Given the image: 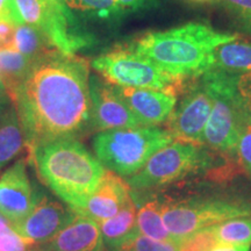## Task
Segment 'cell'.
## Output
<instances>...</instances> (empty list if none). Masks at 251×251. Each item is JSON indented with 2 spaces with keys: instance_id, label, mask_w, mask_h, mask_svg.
Returning a JSON list of instances; mask_svg holds the SVG:
<instances>
[{
  "instance_id": "obj_1",
  "label": "cell",
  "mask_w": 251,
  "mask_h": 251,
  "mask_svg": "<svg viewBox=\"0 0 251 251\" xmlns=\"http://www.w3.org/2000/svg\"><path fill=\"white\" fill-rule=\"evenodd\" d=\"M90 63L52 50L34 62L8 96L25 135L28 156L43 144L77 140L92 131Z\"/></svg>"
},
{
  "instance_id": "obj_2",
  "label": "cell",
  "mask_w": 251,
  "mask_h": 251,
  "mask_svg": "<svg viewBox=\"0 0 251 251\" xmlns=\"http://www.w3.org/2000/svg\"><path fill=\"white\" fill-rule=\"evenodd\" d=\"M240 39V34L219 31L203 23H187L166 30L147 31L130 45L177 79H198L212 69L218 47Z\"/></svg>"
},
{
  "instance_id": "obj_3",
  "label": "cell",
  "mask_w": 251,
  "mask_h": 251,
  "mask_svg": "<svg viewBox=\"0 0 251 251\" xmlns=\"http://www.w3.org/2000/svg\"><path fill=\"white\" fill-rule=\"evenodd\" d=\"M27 161L40 179L76 213L103 179L107 169L78 140H58L39 147Z\"/></svg>"
},
{
  "instance_id": "obj_4",
  "label": "cell",
  "mask_w": 251,
  "mask_h": 251,
  "mask_svg": "<svg viewBox=\"0 0 251 251\" xmlns=\"http://www.w3.org/2000/svg\"><path fill=\"white\" fill-rule=\"evenodd\" d=\"M174 142L168 129L158 126H140L99 131L93 137L96 157L105 169L120 177L136 174L156 151Z\"/></svg>"
},
{
  "instance_id": "obj_5",
  "label": "cell",
  "mask_w": 251,
  "mask_h": 251,
  "mask_svg": "<svg viewBox=\"0 0 251 251\" xmlns=\"http://www.w3.org/2000/svg\"><path fill=\"white\" fill-rule=\"evenodd\" d=\"M236 75L213 69L201 76L213 96L212 112L203 133V146L221 155H236L238 139L247 122L236 90Z\"/></svg>"
},
{
  "instance_id": "obj_6",
  "label": "cell",
  "mask_w": 251,
  "mask_h": 251,
  "mask_svg": "<svg viewBox=\"0 0 251 251\" xmlns=\"http://www.w3.org/2000/svg\"><path fill=\"white\" fill-rule=\"evenodd\" d=\"M93 70L113 85L165 91L177 96L187 81L177 79L129 46H118L91 62Z\"/></svg>"
},
{
  "instance_id": "obj_7",
  "label": "cell",
  "mask_w": 251,
  "mask_h": 251,
  "mask_svg": "<svg viewBox=\"0 0 251 251\" xmlns=\"http://www.w3.org/2000/svg\"><path fill=\"white\" fill-rule=\"evenodd\" d=\"M211 158L203 146L174 141L153 153L140 171L125 180L135 191L161 187L208 168Z\"/></svg>"
},
{
  "instance_id": "obj_8",
  "label": "cell",
  "mask_w": 251,
  "mask_h": 251,
  "mask_svg": "<svg viewBox=\"0 0 251 251\" xmlns=\"http://www.w3.org/2000/svg\"><path fill=\"white\" fill-rule=\"evenodd\" d=\"M164 224L183 242L191 235L235 218L251 216V203L229 199H191L162 203Z\"/></svg>"
},
{
  "instance_id": "obj_9",
  "label": "cell",
  "mask_w": 251,
  "mask_h": 251,
  "mask_svg": "<svg viewBox=\"0 0 251 251\" xmlns=\"http://www.w3.org/2000/svg\"><path fill=\"white\" fill-rule=\"evenodd\" d=\"M213 96L201 77L183 92V98L168 120L174 141L203 146V133L211 115Z\"/></svg>"
},
{
  "instance_id": "obj_10",
  "label": "cell",
  "mask_w": 251,
  "mask_h": 251,
  "mask_svg": "<svg viewBox=\"0 0 251 251\" xmlns=\"http://www.w3.org/2000/svg\"><path fill=\"white\" fill-rule=\"evenodd\" d=\"M34 27L42 30L52 46L64 54H76L93 45V36L65 1L42 0L39 20Z\"/></svg>"
},
{
  "instance_id": "obj_11",
  "label": "cell",
  "mask_w": 251,
  "mask_h": 251,
  "mask_svg": "<svg viewBox=\"0 0 251 251\" xmlns=\"http://www.w3.org/2000/svg\"><path fill=\"white\" fill-rule=\"evenodd\" d=\"M76 216L71 208H65L46 194L37 192L35 205L29 214L11 228L29 244H43L70 225Z\"/></svg>"
},
{
  "instance_id": "obj_12",
  "label": "cell",
  "mask_w": 251,
  "mask_h": 251,
  "mask_svg": "<svg viewBox=\"0 0 251 251\" xmlns=\"http://www.w3.org/2000/svg\"><path fill=\"white\" fill-rule=\"evenodd\" d=\"M92 129L98 131L140 127L141 124L117 93L114 85L100 75H90Z\"/></svg>"
},
{
  "instance_id": "obj_13",
  "label": "cell",
  "mask_w": 251,
  "mask_h": 251,
  "mask_svg": "<svg viewBox=\"0 0 251 251\" xmlns=\"http://www.w3.org/2000/svg\"><path fill=\"white\" fill-rule=\"evenodd\" d=\"M26 168V159H20L0 177V215L11 227L23 221L36 201Z\"/></svg>"
},
{
  "instance_id": "obj_14",
  "label": "cell",
  "mask_w": 251,
  "mask_h": 251,
  "mask_svg": "<svg viewBox=\"0 0 251 251\" xmlns=\"http://www.w3.org/2000/svg\"><path fill=\"white\" fill-rule=\"evenodd\" d=\"M141 126H158L169 120L177 105V96L165 91L114 85Z\"/></svg>"
},
{
  "instance_id": "obj_15",
  "label": "cell",
  "mask_w": 251,
  "mask_h": 251,
  "mask_svg": "<svg viewBox=\"0 0 251 251\" xmlns=\"http://www.w3.org/2000/svg\"><path fill=\"white\" fill-rule=\"evenodd\" d=\"M131 200V188L127 181L114 172L107 170L96 192L76 214L99 224L117 215Z\"/></svg>"
},
{
  "instance_id": "obj_16",
  "label": "cell",
  "mask_w": 251,
  "mask_h": 251,
  "mask_svg": "<svg viewBox=\"0 0 251 251\" xmlns=\"http://www.w3.org/2000/svg\"><path fill=\"white\" fill-rule=\"evenodd\" d=\"M43 251H103L101 230L93 220L77 215L76 219L48 242L41 244Z\"/></svg>"
},
{
  "instance_id": "obj_17",
  "label": "cell",
  "mask_w": 251,
  "mask_h": 251,
  "mask_svg": "<svg viewBox=\"0 0 251 251\" xmlns=\"http://www.w3.org/2000/svg\"><path fill=\"white\" fill-rule=\"evenodd\" d=\"M136 205L131 200L117 215L99 222L103 246L111 251H120L139 235L136 225Z\"/></svg>"
},
{
  "instance_id": "obj_18",
  "label": "cell",
  "mask_w": 251,
  "mask_h": 251,
  "mask_svg": "<svg viewBox=\"0 0 251 251\" xmlns=\"http://www.w3.org/2000/svg\"><path fill=\"white\" fill-rule=\"evenodd\" d=\"M213 69L231 74H251V41L238 39L218 47L213 52Z\"/></svg>"
},
{
  "instance_id": "obj_19",
  "label": "cell",
  "mask_w": 251,
  "mask_h": 251,
  "mask_svg": "<svg viewBox=\"0 0 251 251\" xmlns=\"http://www.w3.org/2000/svg\"><path fill=\"white\" fill-rule=\"evenodd\" d=\"M26 148L17 111L11 105L0 118V170Z\"/></svg>"
},
{
  "instance_id": "obj_20",
  "label": "cell",
  "mask_w": 251,
  "mask_h": 251,
  "mask_svg": "<svg viewBox=\"0 0 251 251\" xmlns=\"http://www.w3.org/2000/svg\"><path fill=\"white\" fill-rule=\"evenodd\" d=\"M136 225L139 233L143 236L164 242H180L168 230L162 214V203L158 200L144 202L136 212Z\"/></svg>"
},
{
  "instance_id": "obj_21",
  "label": "cell",
  "mask_w": 251,
  "mask_h": 251,
  "mask_svg": "<svg viewBox=\"0 0 251 251\" xmlns=\"http://www.w3.org/2000/svg\"><path fill=\"white\" fill-rule=\"evenodd\" d=\"M13 50L37 59L52 50H57L42 30L31 25L24 24L15 27Z\"/></svg>"
},
{
  "instance_id": "obj_22",
  "label": "cell",
  "mask_w": 251,
  "mask_h": 251,
  "mask_svg": "<svg viewBox=\"0 0 251 251\" xmlns=\"http://www.w3.org/2000/svg\"><path fill=\"white\" fill-rule=\"evenodd\" d=\"M35 59L13 49L0 50V80L7 93L15 89L27 76Z\"/></svg>"
},
{
  "instance_id": "obj_23",
  "label": "cell",
  "mask_w": 251,
  "mask_h": 251,
  "mask_svg": "<svg viewBox=\"0 0 251 251\" xmlns=\"http://www.w3.org/2000/svg\"><path fill=\"white\" fill-rule=\"evenodd\" d=\"M218 243L251 244V218H235L206 228Z\"/></svg>"
},
{
  "instance_id": "obj_24",
  "label": "cell",
  "mask_w": 251,
  "mask_h": 251,
  "mask_svg": "<svg viewBox=\"0 0 251 251\" xmlns=\"http://www.w3.org/2000/svg\"><path fill=\"white\" fill-rule=\"evenodd\" d=\"M72 12H79L100 20H111L122 14L115 0H65Z\"/></svg>"
},
{
  "instance_id": "obj_25",
  "label": "cell",
  "mask_w": 251,
  "mask_h": 251,
  "mask_svg": "<svg viewBox=\"0 0 251 251\" xmlns=\"http://www.w3.org/2000/svg\"><path fill=\"white\" fill-rule=\"evenodd\" d=\"M180 242H164L156 241L139 234L120 251H181Z\"/></svg>"
},
{
  "instance_id": "obj_26",
  "label": "cell",
  "mask_w": 251,
  "mask_h": 251,
  "mask_svg": "<svg viewBox=\"0 0 251 251\" xmlns=\"http://www.w3.org/2000/svg\"><path fill=\"white\" fill-rule=\"evenodd\" d=\"M221 2L251 34V0H221Z\"/></svg>"
},
{
  "instance_id": "obj_27",
  "label": "cell",
  "mask_w": 251,
  "mask_h": 251,
  "mask_svg": "<svg viewBox=\"0 0 251 251\" xmlns=\"http://www.w3.org/2000/svg\"><path fill=\"white\" fill-rule=\"evenodd\" d=\"M215 244H218V242L213 234L207 229H203L185 238L181 246V251H206L209 248L214 247Z\"/></svg>"
},
{
  "instance_id": "obj_28",
  "label": "cell",
  "mask_w": 251,
  "mask_h": 251,
  "mask_svg": "<svg viewBox=\"0 0 251 251\" xmlns=\"http://www.w3.org/2000/svg\"><path fill=\"white\" fill-rule=\"evenodd\" d=\"M236 155L241 164L251 175V124L246 122L238 139Z\"/></svg>"
},
{
  "instance_id": "obj_29",
  "label": "cell",
  "mask_w": 251,
  "mask_h": 251,
  "mask_svg": "<svg viewBox=\"0 0 251 251\" xmlns=\"http://www.w3.org/2000/svg\"><path fill=\"white\" fill-rule=\"evenodd\" d=\"M28 246L30 244L15 233L11 226L0 231V251H28Z\"/></svg>"
},
{
  "instance_id": "obj_30",
  "label": "cell",
  "mask_w": 251,
  "mask_h": 251,
  "mask_svg": "<svg viewBox=\"0 0 251 251\" xmlns=\"http://www.w3.org/2000/svg\"><path fill=\"white\" fill-rule=\"evenodd\" d=\"M0 21H8L15 26L25 24L18 11L15 0H0Z\"/></svg>"
},
{
  "instance_id": "obj_31",
  "label": "cell",
  "mask_w": 251,
  "mask_h": 251,
  "mask_svg": "<svg viewBox=\"0 0 251 251\" xmlns=\"http://www.w3.org/2000/svg\"><path fill=\"white\" fill-rule=\"evenodd\" d=\"M15 27L8 21H0V50L13 49Z\"/></svg>"
},
{
  "instance_id": "obj_32",
  "label": "cell",
  "mask_w": 251,
  "mask_h": 251,
  "mask_svg": "<svg viewBox=\"0 0 251 251\" xmlns=\"http://www.w3.org/2000/svg\"><path fill=\"white\" fill-rule=\"evenodd\" d=\"M121 12H136L149 5L151 0H115Z\"/></svg>"
},
{
  "instance_id": "obj_33",
  "label": "cell",
  "mask_w": 251,
  "mask_h": 251,
  "mask_svg": "<svg viewBox=\"0 0 251 251\" xmlns=\"http://www.w3.org/2000/svg\"><path fill=\"white\" fill-rule=\"evenodd\" d=\"M250 244H228L218 243L206 251H249Z\"/></svg>"
},
{
  "instance_id": "obj_34",
  "label": "cell",
  "mask_w": 251,
  "mask_h": 251,
  "mask_svg": "<svg viewBox=\"0 0 251 251\" xmlns=\"http://www.w3.org/2000/svg\"><path fill=\"white\" fill-rule=\"evenodd\" d=\"M9 103L12 102H11V99H9L7 90H6V87L4 84H2V81L0 80V118H1V115L8 109Z\"/></svg>"
},
{
  "instance_id": "obj_35",
  "label": "cell",
  "mask_w": 251,
  "mask_h": 251,
  "mask_svg": "<svg viewBox=\"0 0 251 251\" xmlns=\"http://www.w3.org/2000/svg\"><path fill=\"white\" fill-rule=\"evenodd\" d=\"M243 106V111H244V115H246V119L248 122L251 124V96L247 97L246 99L241 100Z\"/></svg>"
},
{
  "instance_id": "obj_36",
  "label": "cell",
  "mask_w": 251,
  "mask_h": 251,
  "mask_svg": "<svg viewBox=\"0 0 251 251\" xmlns=\"http://www.w3.org/2000/svg\"><path fill=\"white\" fill-rule=\"evenodd\" d=\"M8 222L6 221V220L2 218L1 215H0V231L5 230V229H7L9 227V225H7Z\"/></svg>"
},
{
  "instance_id": "obj_37",
  "label": "cell",
  "mask_w": 251,
  "mask_h": 251,
  "mask_svg": "<svg viewBox=\"0 0 251 251\" xmlns=\"http://www.w3.org/2000/svg\"><path fill=\"white\" fill-rule=\"evenodd\" d=\"M191 1H194V2H207V1H212V0H191Z\"/></svg>"
},
{
  "instance_id": "obj_38",
  "label": "cell",
  "mask_w": 251,
  "mask_h": 251,
  "mask_svg": "<svg viewBox=\"0 0 251 251\" xmlns=\"http://www.w3.org/2000/svg\"><path fill=\"white\" fill-rule=\"evenodd\" d=\"M28 251H43V250L41 249V248H36V249H30V250H28Z\"/></svg>"
},
{
  "instance_id": "obj_39",
  "label": "cell",
  "mask_w": 251,
  "mask_h": 251,
  "mask_svg": "<svg viewBox=\"0 0 251 251\" xmlns=\"http://www.w3.org/2000/svg\"><path fill=\"white\" fill-rule=\"evenodd\" d=\"M54 1H65V0H54Z\"/></svg>"
}]
</instances>
